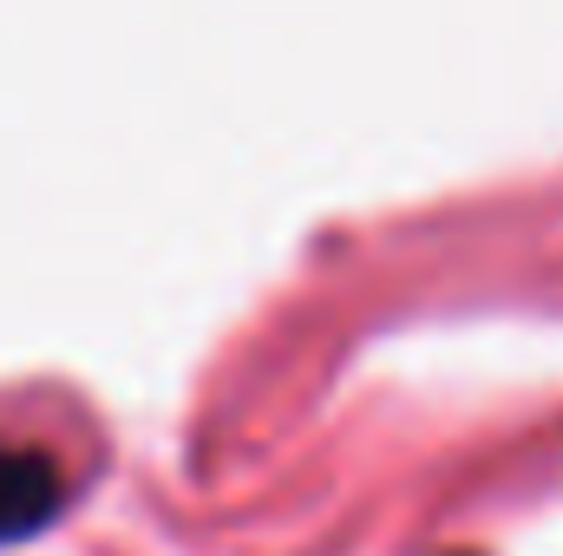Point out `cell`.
<instances>
[{"instance_id":"obj_1","label":"cell","mask_w":563,"mask_h":556,"mask_svg":"<svg viewBox=\"0 0 563 556\" xmlns=\"http://www.w3.org/2000/svg\"><path fill=\"white\" fill-rule=\"evenodd\" d=\"M66 498L59 458L40 445H0V537H20L33 524H46Z\"/></svg>"}]
</instances>
